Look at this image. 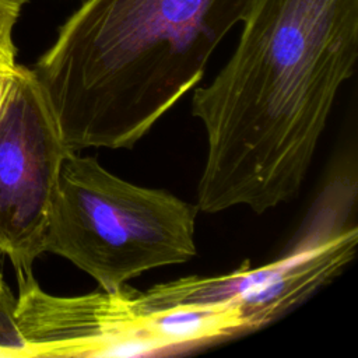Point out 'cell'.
I'll use <instances>...</instances> for the list:
<instances>
[{
	"label": "cell",
	"mask_w": 358,
	"mask_h": 358,
	"mask_svg": "<svg viewBox=\"0 0 358 358\" xmlns=\"http://www.w3.org/2000/svg\"><path fill=\"white\" fill-rule=\"evenodd\" d=\"M357 57L358 0H253L232 56L192 96L207 136L199 211L295 199Z\"/></svg>",
	"instance_id": "1"
},
{
	"label": "cell",
	"mask_w": 358,
	"mask_h": 358,
	"mask_svg": "<svg viewBox=\"0 0 358 358\" xmlns=\"http://www.w3.org/2000/svg\"><path fill=\"white\" fill-rule=\"evenodd\" d=\"M253 0H85L34 73L73 151L133 148L201 81Z\"/></svg>",
	"instance_id": "2"
},
{
	"label": "cell",
	"mask_w": 358,
	"mask_h": 358,
	"mask_svg": "<svg viewBox=\"0 0 358 358\" xmlns=\"http://www.w3.org/2000/svg\"><path fill=\"white\" fill-rule=\"evenodd\" d=\"M197 213L196 204L127 182L74 151L60 169L43 250L115 291L145 271L192 260Z\"/></svg>",
	"instance_id": "3"
},
{
	"label": "cell",
	"mask_w": 358,
	"mask_h": 358,
	"mask_svg": "<svg viewBox=\"0 0 358 358\" xmlns=\"http://www.w3.org/2000/svg\"><path fill=\"white\" fill-rule=\"evenodd\" d=\"M74 152L32 69L17 73L0 119V253L17 281L34 275L62 165Z\"/></svg>",
	"instance_id": "4"
},
{
	"label": "cell",
	"mask_w": 358,
	"mask_h": 358,
	"mask_svg": "<svg viewBox=\"0 0 358 358\" xmlns=\"http://www.w3.org/2000/svg\"><path fill=\"white\" fill-rule=\"evenodd\" d=\"M355 225L334 224L305 236L288 255L260 267L245 262L214 277L189 275L141 291L147 306L224 305L241 312L248 331L266 326L334 280L352 260Z\"/></svg>",
	"instance_id": "5"
},
{
	"label": "cell",
	"mask_w": 358,
	"mask_h": 358,
	"mask_svg": "<svg viewBox=\"0 0 358 358\" xmlns=\"http://www.w3.org/2000/svg\"><path fill=\"white\" fill-rule=\"evenodd\" d=\"M18 282L14 319L31 357H148L169 354L141 291L124 284L74 296L52 295L35 275Z\"/></svg>",
	"instance_id": "6"
},
{
	"label": "cell",
	"mask_w": 358,
	"mask_h": 358,
	"mask_svg": "<svg viewBox=\"0 0 358 358\" xmlns=\"http://www.w3.org/2000/svg\"><path fill=\"white\" fill-rule=\"evenodd\" d=\"M15 302L17 298L4 281L0 267V347L22 351L28 358L31 355L24 345L14 319Z\"/></svg>",
	"instance_id": "7"
},
{
	"label": "cell",
	"mask_w": 358,
	"mask_h": 358,
	"mask_svg": "<svg viewBox=\"0 0 358 358\" xmlns=\"http://www.w3.org/2000/svg\"><path fill=\"white\" fill-rule=\"evenodd\" d=\"M28 0H0V60L15 64L17 49L13 41V31Z\"/></svg>",
	"instance_id": "8"
},
{
	"label": "cell",
	"mask_w": 358,
	"mask_h": 358,
	"mask_svg": "<svg viewBox=\"0 0 358 358\" xmlns=\"http://www.w3.org/2000/svg\"><path fill=\"white\" fill-rule=\"evenodd\" d=\"M17 66L15 64H8L0 60V119L8 98V94L11 91V85L14 83L15 78V73H17Z\"/></svg>",
	"instance_id": "9"
},
{
	"label": "cell",
	"mask_w": 358,
	"mask_h": 358,
	"mask_svg": "<svg viewBox=\"0 0 358 358\" xmlns=\"http://www.w3.org/2000/svg\"><path fill=\"white\" fill-rule=\"evenodd\" d=\"M0 358H27V355L18 350L0 347Z\"/></svg>",
	"instance_id": "10"
}]
</instances>
